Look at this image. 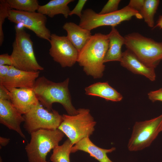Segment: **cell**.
<instances>
[{"mask_svg": "<svg viewBox=\"0 0 162 162\" xmlns=\"http://www.w3.org/2000/svg\"><path fill=\"white\" fill-rule=\"evenodd\" d=\"M69 82V78L56 82L42 76L37 79L33 89L40 103L48 110H52V104L58 103L62 105L68 115H74L78 113V110L72 103Z\"/></svg>", "mask_w": 162, "mask_h": 162, "instance_id": "obj_1", "label": "cell"}, {"mask_svg": "<svg viewBox=\"0 0 162 162\" xmlns=\"http://www.w3.org/2000/svg\"><path fill=\"white\" fill-rule=\"evenodd\" d=\"M109 45L107 35L96 33L79 52L77 62L87 75L94 79L102 77L105 69L104 61Z\"/></svg>", "mask_w": 162, "mask_h": 162, "instance_id": "obj_2", "label": "cell"}, {"mask_svg": "<svg viewBox=\"0 0 162 162\" xmlns=\"http://www.w3.org/2000/svg\"><path fill=\"white\" fill-rule=\"evenodd\" d=\"M15 38L12 44L11 56L13 66L27 71L42 70L44 68L38 63L34 53L30 35L23 27L15 26Z\"/></svg>", "mask_w": 162, "mask_h": 162, "instance_id": "obj_3", "label": "cell"}, {"mask_svg": "<svg viewBox=\"0 0 162 162\" xmlns=\"http://www.w3.org/2000/svg\"><path fill=\"white\" fill-rule=\"evenodd\" d=\"M124 44L146 66L155 68L162 60V42H158L138 32L124 37Z\"/></svg>", "mask_w": 162, "mask_h": 162, "instance_id": "obj_4", "label": "cell"}, {"mask_svg": "<svg viewBox=\"0 0 162 162\" xmlns=\"http://www.w3.org/2000/svg\"><path fill=\"white\" fill-rule=\"evenodd\" d=\"M30 134V142L25 147L29 162H48L47 154L58 146L65 135L58 129H40Z\"/></svg>", "mask_w": 162, "mask_h": 162, "instance_id": "obj_5", "label": "cell"}, {"mask_svg": "<svg viewBox=\"0 0 162 162\" xmlns=\"http://www.w3.org/2000/svg\"><path fill=\"white\" fill-rule=\"evenodd\" d=\"M77 110L75 115L63 114V121L58 128L68 137L73 146L92 135L96 123L89 109L80 108Z\"/></svg>", "mask_w": 162, "mask_h": 162, "instance_id": "obj_6", "label": "cell"}, {"mask_svg": "<svg viewBox=\"0 0 162 162\" xmlns=\"http://www.w3.org/2000/svg\"><path fill=\"white\" fill-rule=\"evenodd\" d=\"M133 17L142 19L139 12L128 5L116 12L105 14H100L88 8L82 12L79 26L90 31L101 26L115 27L122 22L130 20Z\"/></svg>", "mask_w": 162, "mask_h": 162, "instance_id": "obj_7", "label": "cell"}, {"mask_svg": "<svg viewBox=\"0 0 162 162\" xmlns=\"http://www.w3.org/2000/svg\"><path fill=\"white\" fill-rule=\"evenodd\" d=\"M162 123V114L153 119L136 122L128 145L130 151L142 150L149 146L160 132Z\"/></svg>", "mask_w": 162, "mask_h": 162, "instance_id": "obj_8", "label": "cell"}, {"mask_svg": "<svg viewBox=\"0 0 162 162\" xmlns=\"http://www.w3.org/2000/svg\"><path fill=\"white\" fill-rule=\"evenodd\" d=\"M24 127L29 134L40 129H58L62 121V116L52 110L44 108L40 102L23 115Z\"/></svg>", "mask_w": 162, "mask_h": 162, "instance_id": "obj_9", "label": "cell"}, {"mask_svg": "<svg viewBox=\"0 0 162 162\" xmlns=\"http://www.w3.org/2000/svg\"><path fill=\"white\" fill-rule=\"evenodd\" d=\"M8 19L11 22L21 24L32 31L38 37L50 41L51 34L46 26V15L38 12H27L11 9Z\"/></svg>", "mask_w": 162, "mask_h": 162, "instance_id": "obj_10", "label": "cell"}, {"mask_svg": "<svg viewBox=\"0 0 162 162\" xmlns=\"http://www.w3.org/2000/svg\"><path fill=\"white\" fill-rule=\"evenodd\" d=\"M49 53L62 68L71 67L77 62L79 52L67 36L51 34Z\"/></svg>", "mask_w": 162, "mask_h": 162, "instance_id": "obj_11", "label": "cell"}, {"mask_svg": "<svg viewBox=\"0 0 162 162\" xmlns=\"http://www.w3.org/2000/svg\"><path fill=\"white\" fill-rule=\"evenodd\" d=\"M40 73L23 71L11 66L0 84L6 87L33 89Z\"/></svg>", "mask_w": 162, "mask_h": 162, "instance_id": "obj_12", "label": "cell"}, {"mask_svg": "<svg viewBox=\"0 0 162 162\" xmlns=\"http://www.w3.org/2000/svg\"><path fill=\"white\" fill-rule=\"evenodd\" d=\"M22 114L14 106L10 100H0V123L10 130L17 132L26 139L20 127L25 121Z\"/></svg>", "mask_w": 162, "mask_h": 162, "instance_id": "obj_13", "label": "cell"}, {"mask_svg": "<svg viewBox=\"0 0 162 162\" xmlns=\"http://www.w3.org/2000/svg\"><path fill=\"white\" fill-rule=\"evenodd\" d=\"M6 87L10 92V101L22 114L39 103L33 89Z\"/></svg>", "mask_w": 162, "mask_h": 162, "instance_id": "obj_14", "label": "cell"}, {"mask_svg": "<svg viewBox=\"0 0 162 162\" xmlns=\"http://www.w3.org/2000/svg\"><path fill=\"white\" fill-rule=\"evenodd\" d=\"M120 62L122 66L134 73L144 76L151 81L155 80L154 68L146 66L128 49L123 52Z\"/></svg>", "mask_w": 162, "mask_h": 162, "instance_id": "obj_15", "label": "cell"}, {"mask_svg": "<svg viewBox=\"0 0 162 162\" xmlns=\"http://www.w3.org/2000/svg\"><path fill=\"white\" fill-rule=\"evenodd\" d=\"M115 150V147L109 149L99 148L92 142L89 137H86L73 146L71 153H74L78 150H81L88 153L91 156L99 162H113L108 157L107 154L112 152Z\"/></svg>", "mask_w": 162, "mask_h": 162, "instance_id": "obj_16", "label": "cell"}, {"mask_svg": "<svg viewBox=\"0 0 162 162\" xmlns=\"http://www.w3.org/2000/svg\"><path fill=\"white\" fill-rule=\"evenodd\" d=\"M63 28L67 32V38L78 52L92 36L91 31L73 22H66Z\"/></svg>", "mask_w": 162, "mask_h": 162, "instance_id": "obj_17", "label": "cell"}, {"mask_svg": "<svg viewBox=\"0 0 162 162\" xmlns=\"http://www.w3.org/2000/svg\"><path fill=\"white\" fill-rule=\"evenodd\" d=\"M106 35L109 40V45L104 63L113 61L120 62L123 53L121 48L124 44V37L120 34L115 27H112L111 31Z\"/></svg>", "mask_w": 162, "mask_h": 162, "instance_id": "obj_18", "label": "cell"}, {"mask_svg": "<svg viewBox=\"0 0 162 162\" xmlns=\"http://www.w3.org/2000/svg\"><path fill=\"white\" fill-rule=\"evenodd\" d=\"M85 94L97 96L107 100L118 102L123 98L122 95L111 86L108 82H98L86 87Z\"/></svg>", "mask_w": 162, "mask_h": 162, "instance_id": "obj_19", "label": "cell"}, {"mask_svg": "<svg viewBox=\"0 0 162 162\" xmlns=\"http://www.w3.org/2000/svg\"><path fill=\"white\" fill-rule=\"evenodd\" d=\"M73 0H51L46 4L40 5L37 12L52 18L56 15L62 14L65 18L70 10L68 4Z\"/></svg>", "mask_w": 162, "mask_h": 162, "instance_id": "obj_20", "label": "cell"}, {"mask_svg": "<svg viewBox=\"0 0 162 162\" xmlns=\"http://www.w3.org/2000/svg\"><path fill=\"white\" fill-rule=\"evenodd\" d=\"M159 3V0H145L143 7L140 12L148 26L153 28L154 26V16Z\"/></svg>", "mask_w": 162, "mask_h": 162, "instance_id": "obj_21", "label": "cell"}, {"mask_svg": "<svg viewBox=\"0 0 162 162\" xmlns=\"http://www.w3.org/2000/svg\"><path fill=\"white\" fill-rule=\"evenodd\" d=\"M73 145L69 139L53 149L50 160L52 162H70V154Z\"/></svg>", "mask_w": 162, "mask_h": 162, "instance_id": "obj_22", "label": "cell"}, {"mask_svg": "<svg viewBox=\"0 0 162 162\" xmlns=\"http://www.w3.org/2000/svg\"><path fill=\"white\" fill-rule=\"evenodd\" d=\"M10 8L21 11L35 12L40 5L37 0H6Z\"/></svg>", "mask_w": 162, "mask_h": 162, "instance_id": "obj_23", "label": "cell"}, {"mask_svg": "<svg viewBox=\"0 0 162 162\" xmlns=\"http://www.w3.org/2000/svg\"><path fill=\"white\" fill-rule=\"evenodd\" d=\"M11 9L6 0H0V46H1L4 40V34L2 26L5 19L8 18L10 10Z\"/></svg>", "mask_w": 162, "mask_h": 162, "instance_id": "obj_24", "label": "cell"}, {"mask_svg": "<svg viewBox=\"0 0 162 162\" xmlns=\"http://www.w3.org/2000/svg\"><path fill=\"white\" fill-rule=\"evenodd\" d=\"M120 0H109L104 6L101 11L99 13L100 14H110L118 10V7Z\"/></svg>", "mask_w": 162, "mask_h": 162, "instance_id": "obj_25", "label": "cell"}, {"mask_svg": "<svg viewBox=\"0 0 162 162\" xmlns=\"http://www.w3.org/2000/svg\"><path fill=\"white\" fill-rule=\"evenodd\" d=\"M87 1L86 0H78L75 8L70 11L69 16H71L73 14H76L80 18L82 15V9Z\"/></svg>", "mask_w": 162, "mask_h": 162, "instance_id": "obj_26", "label": "cell"}, {"mask_svg": "<svg viewBox=\"0 0 162 162\" xmlns=\"http://www.w3.org/2000/svg\"><path fill=\"white\" fill-rule=\"evenodd\" d=\"M148 98L152 102L157 101H162V88L152 91L148 94Z\"/></svg>", "mask_w": 162, "mask_h": 162, "instance_id": "obj_27", "label": "cell"}, {"mask_svg": "<svg viewBox=\"0 0 162 162\" xmlns=\"http://www.w3.org/2000/svg\"><path fill=\"white\" fill-rule=\"evenodd\" d=\"M144 1L145 0H130L128 5L132 8L140 12L143 7Z\"/></svg>", "mask_w": 162, "mask_h": 162, "instance_id": "obj_28", "label": "cell"}, {"mask_svg": "<svg viewBox=\"0 0 162 162\" xmlns=\"http://www.w3.org/2000/svg\"><path fill=\"white\" fill-rule=\"evenodd\" d=\"M7 65L13 66V63L11 55L8 53L0 55V65Z\"/></svg>", "mask_w": 162, "mask_h": 162, "instance_id": "obj_29", "label": "cell"}, {"mask_svg": "<svg viewBox=\"0 0 162 162\" xmlns=\"http://www.w3.org/2000/svg\"><path fill=\"white\" fill-rule=\"evenodd\" d=\"M10 92L4 85L0 84V100H10Z\"/></svg>", "mask_w": 162, "mask_h": 162, "instance_id": "obj_30", "label": "cell"}, {"mask_svg": "<svg viewBox=\"0 0 162 162\" xmlns=\"http://www.w3.org/2000/svg\"><path fill=\"white\" fill-rule=\"evenodd\" d=\"M11 66L7 65H0V82L6 76Z\"/></svg>", "mask_w": 162, "mask_h": 162, "instance_id": "obj_31", "label": "cell"}, {"mask_svg": "<svg viewBox=\"0 0 162 162\" xmlns=\"http://www.w3.org/2000/svg\"><path fill=\"white\" fill-rule=\"evenodd\" d=\"M10 139L8 138L0 136V144L2 146H5L9 142Z\"/></svg>", "mask_w": 162, "mask_h": 162, "instance_id": "obj_32", "label": "cell"}, {"mask_svg": "<svg viewBox=\"0 0 162 162\" xmlns=\"http://www.w3.org/2000/svg\"><path fill=\"white\" fill-rule=\"evenodd\" d=\"M158 28L160 29L162 28V15L160 16L157 22V24L153 29L156 28Z\"/></svg>", "mask_w": 162, "mask_h": 162, "instance_id": "obj_33", "label": "cell"}, {"mask_svg": "<svg viewBox=\"0 0 162 162\" xmlns=\"http://www.w3.org/2000/svg\"><path fill=\"white\" fill-rule=\"evenodd\" d=\"M160 132L162 131V123L161 124V125L160 128Z\"/></svg>", "mask_w": 162, "mask_h": 162, "instance_id": "obj_34", "label": "cell"}]
</instances>
